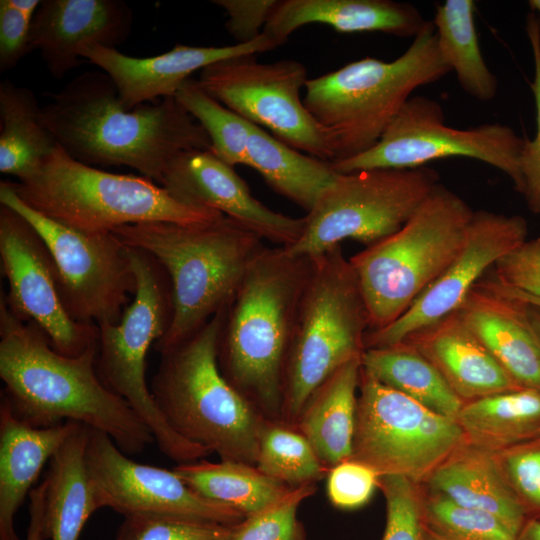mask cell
Segmentation results:
<instances>
[{"instance_id":"obj_44","label":"cell","mask_w":540,"mask_h":540,"mask_svg":"<svg viewBox=\"0 0 540 540\" xmlns=\"http://www.w3.org/2000/svg\"><path fill=\"white\" fill-rule=\"evenodd\" d=\"M498 462L523 505L540 509V446L509 451Z\"/></svg>"},{"instance_id":"obj_18","label":"cell","mask_w":540,"mask_h":540,"mask_svg":"<svg viewBox=\"0 0 540 540\" xmlns=\"http://www.w3.org/2000/svg\"><path fill=\"white\" fill-rule=\"evenodd\" d=\"M528 232L527 220L521 215L475 211L458 256L396 321L367 332L365 349L397 344L455 312L485 273L527 240Z\"/></svg>"},{"instance_id":"obj_24","label":"cell","mask_w":540,"mask_h":540,"mask_svg":"<svg viewBox=\"0 0 540 540\" xmlns=\"http://www.w3.org/2000/svg\"><path fill=\"white\" fill-rule=\"evenodd\" d=\"M427 22L417 7L394 0H278L263 33L278 46L295 30L312 23L341 33L381 32L415 38Z\"/></svg>"},{"instance_id":"obj_23","label":"cell","mask_w":540,"mask_h":540,"mask_svg":"<svg viewBox=\"0 0 540 540\" xmlns=\"http://www.w3.org/2000/svg\"><path fill=\"white\" fill-rule=\"evenodd\" d=\"M403 341L414 346L437 368L463 402L523 388L492 356L457 310Z\"/></svg>"},{"instance_id":"obj_19","label":"cell","mask_w":540,"mask_h":540,"mask_svg":"<svg viewBox=\"0 0 540 540\" xmlns=\"http://www.w3.org/2000/svg\"><path fill=\"white\" fill-rule=\"evenodd\" d=\"M160 186L177 200L216 210L279 247L293 245L305 227V216L290 217L257 200L233 166L209 149L178 154L167 166Z\"/></svg>"},{"instance_id":"obj_33","label":"cell","mask_w":540,"mask_h":540,"mask_svg":"<svg viewBox=\"0 0 540 540\" xmlns=\"http://www.w3.org/2000/svg\"><path fill=\"white\" fill-rule=\"evenodd\" d=\"M475 11L473 0H446L435 4L432 23L441 56L461 88L476 100L488 102L496 97L499 84L480 49Z\"/></svg>"},{"instance_id":"obj_37","label":"cell","mask_w":540,"mask_h":540,"mask_svg":"<svg viewBox=\"0 0 540 540\" xmlns=\"http://www.w3.org/2000/svg\"><path fill=\"white\" fill-rule=\"evenodd\" d=\"M423 507L427 528L445 540H517L496 516L457 504L442 494L431 492Z\"/></svg>"},{"instance_id":"obj_5","label":"cell","mask_w":540,"mask_h":540,"mask_svg":"<svg viewBox=\"0 0 540 540\" xmlns=\"http://www.w3.org/2000/svg\"><path fill=\"white\" fill-rule=\"evenodd\" d=\"M450 72L428 21L392 61L364 57L308 79L303 103L328 137L332 162H339L374 147L416 89Z\"/></svg>"},{"instance_id":"obj_9","label":"cell","mask_w":540,"mask_h":540,"mask_svg":"<svg viewBox=\"0 0 540 540\" xmlns=\"http://www.w3.org/2000/svg\"><path fill=\"white\" fill-rule=\"evenodd\" d=\"M368 330L365 300L341 244L312 257L285 365L283 421L295 425L312 392L362 357Z\"/></svg>"},{"instance_id":"obj_4","label":"cell","mask_w":540,"mask_h":540,"mask_svg":"<svg viewBox=\"0 0 540 540\" xmlns=\"http://www.w3.org/2000/svg\"><path fill=\"white\" fill-rule=\"evenodd\" d=\"M112 233L125 246L152 255L169 276L172 319L154 344L159 353L189 338L227 307L266 248L261 237L225 215L197 224L143 222Z\"/></svg>"},{"instance_id":"obj_52","label":"cell","mask_w":540,"mask_h":540,"mask_svg":"<svg viewBox=\"0 0 540 540\" xmlns=\"http://www.w3.org/2000/svg\"><path fill=\"white\" fill-rule=\"evenodd\" d=\"M528 6L530 8V11H533L540 15V0H529Z\"/></svg>"},{"instance_id":"obj_32","label":"cell","mask_w":540,"mask_h":540,"mask_svg":"<svg viewBox=\"0 0 540 540\" xmlns=\"http://www.w3.org/2000/svg\"><path fill=\"white\" fill-rule=\"evenodd\" d=\"M361 366L379 382L440 415L456 419L464 404L437 368L406 341L365 349Z\"/></svg>"},{"instance_id":"obj_8","label":"cell","mask_w":540,"mask_h":540,"mask_svg":"<svg viewBox=\"0 0 540 540\" xmlns=\"http://www.w3.org/2000/svg\"><path fill=\"white\" fill-rule=\"evenodd\" d=\"M474 212L439 183L399 230L349 259L367 307L368 332L396 321L458 256Z\"/></svg>"},{"instance_id":"obj_38","label":"cell","mask_w":540,"mask_h":540,"mask_svg":"<svg viewBox=\"0 0 540 540\" xmlns=\"http://www.w3.org/2000/svg\"><path fill=\"white\" fill-rule=\"evenodd\" d=\"M315 491V483L291 487L275 502L236 524L228 540H305L297 510Z\"/></svg>"},{"instance_id":"obj_15","label":"cell","mask_w":540,"mask_h":540,"mask_svg":"<svg viewBox=\"0 0 540 540\" xmlns=\"http://www.w3.org/2000/svg\"><path fill=\"white\" fill-rule=\"evenodd\" d=\"M213 99L290 147L332 162L328 137L301 98L305 66L293 59L259 63L256 54L213 63L197 80Z\"/></svg>"},{"instance_id":"obj_1","label":"cell","mask_w":540,"mask_h":540,"mask_svg":"<svg viewBox=\"0 0 540 540\" xmlns=\"http://www.w3.org/2000/svg\"><path fill=\"white\" fill-rule=\"evenodd\" d=\"M98 343L76 357L60 354L32 321H22L0 297L2 396L13 412L34 427L67 421L107 434L127 455L154 442L149 428L98 376Z\"/></svg>"},{"instance_id":"obj_26","label":"cell","mask_w":540,"mask_h":540,"mask_svg":"<svg viewBox=\"0 0 540 540\" xmlns=\"http://www.w3.org/2000/svg\"><path fill=\"white\" fill-rule=\"evenodd\" d=\"M427 482L431 492L496 516L517 536L526 521L525 506L491 452L465 443Z\"/></svg>"},{"instance_id":"obj_30","label":"cell","mask_w":540,"mask_h":540,"mask_svg":"<svg viewBox=\"0 0 540 540\" xmlns=\"http://www.w3.org/2000/svg\"><path fill=\"white\" fill-rule=\"evenodd\" d=\"M456 420L468 444L502 450L540 434V390L523 387L464 402Z\"/></svg>"},{"instance_id":"obj_25","label":"cell","mask_w":540,"mask_h":540,"mask_svg":"<svg viewBox=\"0 0 540 540\" xmlns=\"http://www.w3.org/2000/svg\"><path fill=\"white\" fill-rule=\"evenodd\" d=\"M79 423L34 427L21 420L8 401L0 403V540H19L14 519L42 468Z\"/></svg>"},{"instance_id":"obj_27","label":"cell","mask_w":540,"mask_h":540,"mask_svg":"<svg viewBox=\"0 0 540 540\" xmlns=\"http://www.w3.org/2000/svg\"><path fill=\"white\" fill-rule=\"evenodd\" d=\"M360 371L356 358L333 372L309 396L294 425L329 469L352 458Z\"/></svg>"},{"instance_id":"obj_2","label":"cell","mask_w":540,"mask_h":540,"mask_svg":"<svg viewBox=\"0 0 540 540\" xmlns=\"http://www.w3.org/2000/svg\"><path fill=\"white\" fill-rule=\"evenodd\" d=\"M49 96L41 108L44 125L67 154L90 166H128L161 184L178 154L211 147L176 97L128 110L106 73L84 72Z\"/></svg>"},{"instance_id":"obj_21","label":"cell","mask_w":540,"mask_h":540,"mask_svg":"<svg viewBox=\"0 0 540 540\" xmlns=\"http://www.w3.org/2000/svg\"><path fill=\"white\" fill-rule=\"evenodd\" d=\"M133 12L121 0H44L32 20L30 46L50 75L62 79L82 63L87 45L116 49L132 30Z\"/></svg>"},{"instance_id":"obj_28","label":"cell","mask_w":540,"mask_h":540,"mask_svg":"<svg viewBox=\"0 0 540 540\" xmlns=\"http://www.w3.org/2000/svg\"><path fill=\"white\" fill-rule=\"evenodd\" d=\"M246 166L255 169L271 189L307 213L338 176L331 162L302 153L252 123Z\"/></svg>"},{"instance_id":"obj_36","label":"cell","mask_w":540,"mask_h":540,"mask_svg":"<svg viewBox=\"0 0 540 540\" xmlns=\"http://www.w3.org/2000/svg\"><path fill=\"white\" fill-rule=\"evenodd\" d=\"M175 97L204 128L213 154L233 167L246 165L250 122L209 96L193 78L182 84Z\"/></svg>"},{"instance_id":"obj_45","label":"cell","mask_w":540,"mask_h":540,"mask_svg":"<svg viewBox=\"0 0 540 540\" xmlns=\"http://www.w3.org/2000/svg\"><path fill=\"white\" fill-rule=\"evenodd\" d=\"M278 0H213L227 14L225 28L237 41L246 44L258 39Z\"/></svg>"},{"instance_id":"obj_6","label":"cell","mask_w":540,"mask_h":540,"mask_svg":"<svg viewBox=\"0 0 540 540\" xmlns=\"http://www.w3.org/2000/svg\"><path fill=\"white\" fill-rule=\"evenodd\" d=\"M226 309L160 353L151 393L179 435L217 453L221 460L256 465L266 417L220 370L218 341Z\"/></svg>"},{"instance_id":"obj_49","label":"cell","mask_w":540,"mask_h":540,"mask_svg":"<svg viewBox=\"0 0 540 540\" xmlns=\"http://www.w3.org/2000/svg\"><path fill=\"white\" fill-rule=\"evenodd\" d=\"M517 540H540V520H526L517 536Z\"/></svg>"},{"instance_id":"obj_7","label":"cell","mask_w":540,"mask_h":540,"mask_svg":"<svg viewBox=\"0 0 540 540\" xmlns=\"http://www.w3.org/2000/svg\"><path fill=\"white\" fill-rule=\"evenodd\" d=\"M32 209L85 233H107L143 222L197 224L222 213L185 204L144 176L84 164L59 145L29 178L11 182Z\"/></svg>"},{"instance_id":"obj_13","label":"cell","mask_w":540,"mask_h":540,"mask_svg":"<svg viewBox=\"0 0 540 540\" xmlns=\"http://www.w3.org/2000/svg\"><path fill=\"white\" fill-rule=\"evenodd\" d=\"M0 204L22 215L45 242L74 321L98 327L120 321L137 283L126 247L112 232L85 233L56 222L25 204L11 182H0Z\"/></svg>"},{"instance_id":"obj_22","label":"cell","mask_w":540,"mask_h":540,"mask_svg":"<svg viewBox=\"0 0 540 540\" xmlns=\"http://www.w3.org/2000/svg\"><path fill=\"white\" fill-rule=\"evenodd\" d=\"M527 308V303L507 294L490 277L472 288L457 311L520 386L540 390V343Z\"/></svg>"},{"instance_id":"obj_12","label":"cell","mask_w":540,"mask_h":540,"mask_svg":"<svg viewBox=\"0 0 540 540\" xmlns=\"http://www.w3.org/2000/svg\"><path fill=\"white\" fill-rule=\"evenodd\" d=\"M352 458L379 476L428 480L467 443L457 420L384 385L362 366Z\"/></svg>"},{"instance_id":"obj_40","label":"cell","mask_w":540,"mask_h":540,"mask_svg":"<svg viewBox=\"0 0 540 540\" xmlns=\"http://www.w3.org/2000/svg\"><path fill=\"white\" fill-rule=\"evenodd\" d=\"M378 487L386 500L382 540H425L423 498L416 483L399 475H383L379 476Z\"/></svg>"},{"instance_id":"obj_42","label":"cell","mask_w":540,"mask_h":540,"mask_svg":"<svg viewBox=\"0 0 540 540\" xmlns=\"http://www.w3.org/2000/svg\"><path fill=\"white\" fill-rule=\"evenodd\" d=\"M379 475L369 466L348 459L332 467L327 475V494L333 505L358 508L369 501L378 487Z\"/></svg>"},{"instance_id":"obj_3","label":"cell","mask_w":540,"mask_h":540,"mask_svg":"<svg viewBox=\"0 0 540 540\" xmlns=\"http://www.w3.org/2000/svg\"><path fill=\"white\" fill-rule=\"evenodd\" d=\"M311 266L312 257L266 247L226 309L220 370L268 419L282 417L285 365Z\"/></svg>"},{"instance_id":"obj_35","label":"cell","mask_w":540,"mask_h":540,"mask_svg":"<svg viewBox=\"0 0 540 540\" xmlns=\"http://www.w3.org/2000/svg\"><path fill=\"white\" fill-rule=\"evenodd\" d=\"M255 466L289 487L315 483L330 471L294 425L268 418L260 431Z\"/></svg>"},{"instance_id":"obj_31","label":"cell","mask_w":540,"mask_h":540,"mask_svg":"<svg viewBox=\"0 0 540 540\" xmlns=\"http://www.w3.org/2000/svg\"><path fill=\"white\" fill-rule=\"evenodd\" d=\"M41 108L27 87L0 83V172L19 181L33 175L58 147L44 125Z\"/></svg>"},{"instance_id":"obj_17","label":"cell","mask_w":540,"mask_h":540,"mask_svg":"<svg viewBox=\"0 0 540 540\" xmlns=\"http://www.w3.org/2000/svg\"><path fill=\"white\" fill-rule=\"evenodd\" d=\"M0 258L9 285L4 297L17 318L38 325L53 349L68 357L98 343V326L78 323L66 312L54 261L39 233L22 215L2 204Z\"/></svg>"},{"instance_id":"obj_14","label":"cell","mask_w":540,"mask_h":540,"mask_svg":"<svg viewBox=\"0 0 540 540\" xmlns=\"http://www.w3.org/2000/svg\"><path fill=\"white\" fill-rule=\"evenodd\" d=\"M522 145L523 138L513 128L499 122L467 129L451 127L445 124V114L438 101L412 95L374 147L331 164L338 173H350L376 168H418L438 159L470 158L507 175L521 194Z\"/></svg>"},{"instance_id":"obj_50","label":"cell","mask_w":540,"mask_h":540,"mask_svg":"<svg viewBox=\"0 0 540 540\" xmlns=\"http://www.w3.org/2000/svg\"><path fill=\"white\" fill-rule=\"evenodd\" d=\"M527 305V314L530 325L540 343V307L529 303H527Z\"/></svg>"},{"instance_id":"obj_11","label":"cell","mask_w":540,"mask_h":540,"mask_svg":"<svg viewBox=\"0 0 540 540\" xmlns=\"http://www.w3.org/2000/svg\"><path fill=\"white\" fill-rule=\"evenodd\" d=\"M439 183L429 166L338 173L305 216L301 237L283 248L314 257L347 239L370 246L399 230Z\"/></svg>"},{"instance_id":"obj_20","label":"cell","mask_w":540,"mask_h":540,"mask_svg":"<svg viewBox=\"0 0 540 540\" xmlns=\"http://www.w3.org/2000/svg\"><path fill=\"white\" fill-rule=\"evenodd\" d=\"M276 47L278 44L262 33L253 42L221 47L178 43L171 50L152 57H131L100 45L84 46L79 55L110 76L120 102L131 110L146 101L175 97L195 71L213 63L235 56L268 52Z\"/></svg>"},{"instance_id":"obj_16","label":"cell","mask_w":540,"mask_h":540,"mask_svg":"<svg viewBox=\"0 0 540 540\" xmlns=\"http://www.w3.org/2000/svg\"><path fill=\"white\" fill-rule=\"evenodd\" d=\"M84 463L100 508L126 516L157 514L227 525L245 517L193 490L174 470L131 460L107 434L87 428Z\"/></svg>"},{"instance_id":"obj_34","label":"cell","mask_w":540,"mask_h":540,"mask_svg":"<svg viewBox=\"0 0 540 540\" xmlns=\"http://www.w3.org/2000/svg\"><path fill=\"white\" fill-rule=\"evenodd\" d=\"M173 470L197 493L237 510L245 518L266 508L291 488L255 465L243 462L197 460L178 464Z\"/></svg>"},{"instance_id":"obj_41","label":"cell","mask_w":540,"mask_h":540,"mask_svg":"<svg viewBox=\"0 0 540 540\" xmlns=\"http://www.w3.org/2000/svg\"><path fill=\"white\" fill-rule=\"evenodd\" d=\"M534 64V76L530 83L536 110V133L532 139L523 138L519 157L522 192L527 208L540 215V17L530 11L525 26Z\"/></svg>"},{"instance_id":"obj_47","label":"cell","mask_w":540,"mask_h":540,"mask_svg":"<svg viewBox=\"0 0 540 540\" xmlns=\"http://www.w3.org/2000/svg\"><path fill=\"white\" fill-rule=\"evenodd\" d=\"M29 524L25 540H46V484L34 487L29 494Z\"/></svg>"},{"instance_id":"obj_46","label":"cell","mask_w":540,"mask_h":540,"mask_svg":"<svg viewBox=\"0 0 540 540\" xmlns=\"http://www.w3.org/2000/svg\"><path fill=\"white\" fill-rule=\"evenodd\" d=\"M32 20L0 1V71L7 72L32 51L30 31Z\"/></svg>"},{"instance_id":"obj_29","label":"cell","mask_w":540,"mask_h":540,"mask_svg":"<svg viewBox=\"0 0 540 540\" xmlns=\"http://www.w3.org/2000/svg\"><path fill=\"white\" fill-rule=\"evenodd\" d=\"M87 428L79 424L49 462L44 481L51 540H78L88 518L100 509L84 463Z\"/></svg>"},{"instance_id":"obj_48","label":"cell","mask_w":540,"mask_h":540,"mask_svg":"<svg viewBox=\"0 0 540 540\" xmlns=\"http://www.w3.org/2000/svg\"><path fill=\"white\" fill-rule=\"evenodd\" d=\"M9 5L28 19L33 20L41 1L39 0H7Z\"/></svg>"},{"instance_id":"obj_43","label":"cell","mask_w":540,"mask_h":540,"mask_svg":"<svg viewBox=\"0 0 540 540\" xmlns=\"http://www.w3.org/2000/svg\"><path fill=\"white\" fill-rule=\"evenodd\" d=\"M492 269L499 283L540 300V237L527 239Z\"/></svg>"},{"instance_id":"obj_10","label":"cell","mask_w":540,"mask_h":540,"mask_svg":"<svg viewBox=\"0 0 540 540\" xmlns=\"http://www.w3.org/2000/svg\"><path fill=\"white\" fill-rule=\"evenodd\" d=\"M125 247L137 288L120 321L98 327V376L131 406L165 456L178 464L197 461L211 452L182 437L169 425L145 377L148 351L167 332L172 319L169 276L149 253Z\"/></svg>"},{"instance_id":"obj_53","label":"cell","mask_w":540,"mask_h":540,"mask_svg":"<svg viewBox=\"0 0 540 540\" xmlns=\"http://www.w3.org/2000/svg\"><path fill=\"white\" fill-rule=\"evenodd\" d=\"M425 540H445V539H443L439 535L429 530L426 526Z\"/></svg>"},{"instance_id":"obj_51","label":"cell","mask_w":540,"mask_h":540,"mask_svg":"<svg viewBox=\"0 0 540 540\" xmlns=\"http://www.w3.org/2000/svg\"><path fill=\"white\" fill-rule=\"evenodd\" d=\"M499 285L510 296H512V297H514V298H516L518 300H521L523 302H526V303H529V304L536 305V306L540 307V300L539 299H536V298H534L532 296H529V295H527L525 293L514 290V289H512L510 287H507V286L501 284V283H499Z\"/></svg>"},{"instance_id":"obj_39","label":"cell","mask_w":540,"mask_h":540,"mask_svg":"<svg viewBox=\"0 0 540 540\" xmlns=\"http://www.w3.org/2000/svg\"><path fill=\"white\" fill-rule=\"evenodd\" d=\"M235 525L138 514L125 517L116 540H228Z\"/></svg>"}]
</instances>
